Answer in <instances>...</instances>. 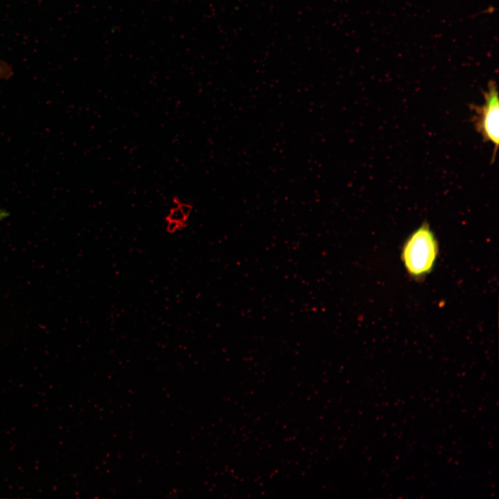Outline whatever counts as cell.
Returning a JSON list of instances; mask_svg holds the SVG:
<instances>
[{
	"mask_svg": "<svg viewBox=\"0 0 499 499\" xmlns=\"http://www.w3.org/2000/svg\"><path fill=\"white\" fill-rule=\"evenodd\" d=\"M8 67H6V65L3 63H0V76L6 73L8 71Z\"/></svg>",
	"mask_w": 499,
	"mask_h": 499,
	"instance_id": "277c9868",
	"label": "cell"
},
{
	"mask_svg": "<svg viewBox=\"0 0 499 499\" xmlns=\"http://www.w3.org/2000/svg\"><path fill=\"white\" fill-rule=\"evenodd\" d=\"M6 217V213L0 209V221Z\"/></svg>",
	"mask_w": 499,
	"mask_h": 499,
	"instance_id": "5b68a950",
	"label": "cell"
},
{
	"mask_svg": "<svg viewBox=\"0 0 499 499\" xmlns=\"http://www.w3.org/2000/svg\"><path fill=\"white\" fill-rule=\"evenodd\" d=\"M187 218L188 217H186L182 211L179 205H177V207L173 208L170 210L168 215V220L174 221L179 224L181 227H182L183 224L184 222H185Z\"/></svg>",
	"mask_w": 499,
	"mask_h": 499,
	"instance_id": "3957f363",
	"label": "cell"
},
{
	"mask_svg": "<svg viewBox=\"0 0 499 499\" xmlns=\"http://www.w3.org/2000/svg\"><path fill=\"white\" fill-rule=\"evenodd\" d=\"M482 105H471L474 112L473 122L476 131L483 141L493 145L492 162L495 161L499 143V100L496 82L490 81L488 89L483 92Z\"/></svg>",
	"mask_w": 499,
	"mask_h": 499,
	"instance_id": "7a4b0ae2",
	"label": "cell"
},
{
	"mask_svg": "<svg viewBox=\"0 0 499 499\" xmlns=\"http://www.w3.org/2000/svg\"><path fill=\"white\" fill-rule=\"evenodd\" d=\"M438 243L428 223L413 231L404 243L401 258L407 272L415 278L430 272L438 255Z\"/></svg>",
	"mask_w": 499,
	"mask_h": 499,
	"instance_id": "6da1fadb",
	"label": "cell"
}]
</instances>
